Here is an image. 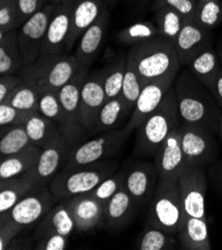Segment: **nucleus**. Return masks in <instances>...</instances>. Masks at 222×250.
Here are the masks:
<instances>
[{"instance_id": "nucleus-1", "label": "nucleus", "mask_w": 222, "mask_h": 250, "mask_svg": "<svg viewBox=\"0 0 222 250\" xmlns=\"http://www.w3.org/2000/svg\"><path fill=\"white\" fill-rule=\"evenodd\" d=\"M181 123L204 127L218 133L221 110L211 93L188 68L182 70L174 84Z\"/></svg>"}, {"instance_id": "nucleus-2", "label": "nucleus", "mask_w": 222, "mask_h": 250, "mask_svg": "<svg viewBox=\"0 0 222 250\" xmlns=\"http://www.w3.org/2000/svg\"><path fill=\"white\" fill-rule=\"evenodd\" d=\"M127 65L139 76L143 86L172 73H180L175 42L162 36L133 45L127 52Z\"/></svg>"}, {"instance_id": "nucleus-3", "label": "nucleus", "mask_w": 222, "mask_h": 250, "mask_svg": "<svg viewBox=\"0 0 222 250\" xmlns=\"http://www.w3.org/2000/svg\"><path fill=\"white\" fill-rule=\"evenodd\" d=\"M181 124L176 92L172 87L158 109L136 129L135 156L138 158L154 157L160 146Z\"/></svg>"}, {"instance_id": "nucleus-4", "label": "nucleus", "mask_w": 222, "mask_h": 250, "mask_svg": "<svg viewBox=\"0 0 222 250\" xmlns=\"http://www.w3.org/2000/svg\"><path fill=\"white\" fill-rule=\"evenodd\" d=\"M82 65L76 55H40L33 63L24 66L19 76L22 82L44 92H58L79 72Z\"/></svg>"}, {"instance_id": "nucleus-5", "label": "nucleus", "mask_w": 222, "mask_h": 250, "mask_svg": "<svg viewBox=\"0 0 222 250\" xmlns=\"http://www.w3.org/2000/svg\"><path fill=\"white\" fill-rule=\"evenodd\" d=\"M118 167L119 161L112 158L85 166L62 168L51 181L49 188L57 201L89 193L118 171Z\"/></svg>"}, {"instance_id": "nucleus-6", "label": "nucleus", "mask_w": 222, "mask_h": 250, "mask_svg": "<svg viewBox=\"0 0 222 250\" xmlns=\"http://www.w3.org/2000/svg\"><path fill=\"white\" fill-rule=\"evenodd\" d=\"M185 216L178 181L161 179L147 208V224L175 235Z\"/></svg>"}, {"instance_id": "nucleus-7", "label": "nucleus", "mask_w": 222, "mask_h": 250, "mask_svg": "<svg viewBox=\"0 0 222 250\" xmlns=\"http://www.w3.org/2000/svg\"><path fill=\"white\" fill-rule=\"evenodd\" d=\"M129 136L125 129H116L99 134L92 140L73 146L63 168L85 166L116 158L124 148Z\"/></svg>"}, {"instance_id": "nucleus-8", "label": "nucleus", "mask_w": 222, "mask_h": 250, "mask_svg": "<svg viewBox=\"0 0 222 250\" xmlns=\"http://www.w3.org/2000/svg\"><path fill=\"white\" fill-rule=\"evenodd\" d=\"M89 72L90 67L82 66L73 79L58 91V97L66 121L64 138L72 147L83 143L87 134L80 117V99L82 88Z\"/></svg>"}, {"instance_id": "nucleus-9", "label": "nucleus", "mask_w": 222, "mask_h": 250, "mask_svg": "<svg viewBox=\"0 0 222 250\" xmlns=\"http://www.w3.org/2000/svg\"><path fill=\"white\" fill-rule=\"evenodd\" d=\"M182 147L187 167H205L218 155L215 134L201 126L181 124Z\"/></svg>"}, {"instance_id": "nucleus-10", "label": "nucleus", "mask_w": 222, "mask_h": 250, "mask_svg": "<svg viewBox=\"0 0 222 250\" xmlns=\"http://www.w3.org/2000/svg\"><path fill=\"white\" fill-rule=\"evenodd\" d=\"M57 202L48 186H39L9 211L0 214V219H10L25 229L30 228L37 224Z\"/></svg>"}, {"instance_id": "nucleus-11", "label": "nucleus", "mask_w": 222, "mask_h": 250, "mask_svg": "<svg viewBox=\"0 0 222 250\" xmlns=\"http://www.w3.org/2000/svg\"><path fill=\"white\" fill-rule=\"evenodd\" d=\"M55 4L49 3L18 28V42L24 66L33 63L41 52L42 43Z\"/></svg>"}, {"instance_id": "nucleus-12", "label": "nucleus", "mask_w": 222, "mask_h": 250, "mask_svg": "<svg viewBox=\"0 0 222 250\" xmlns=\"http://www.w3.org/2000/svg\"><path fill=\"white\" fill-rule=\"evenodd\" d=\"M185 215L206 219L207 181L203 167H188L178 181Z\"/></svg>"}, {"instance_id": "nucleus-13", "label": "nucleus", "mask_w": 222, "mask_h": 250, "mask_svg": "<svg viewBox=\"0 0 222 250\" xmlns=\"http://www.w3.org/2000/svg\"><path fill=\"white\" fill-rule=\"evenodd\" d=\"M178 75L179 73H172L158 80L146 83L143 86L131 118L124 128L129 135L158 109L166 94L174 87Z\"/></svg>"}, {"instance_id": "nucleus-14", "label": "nucleus", "mask_w": 222, "mask_h": 250, "mask_svg": "<svg viewBox=\"0 0 222 250\" xmlns=\"http://www.w3.org/2000/svg\"><path fill=\"white\" fill-rule=\"evenodd\" d=\"M105 68L89 72L81 92L80 117L87 132L92 133L99 113L107 101L105 88Z\"/></svg>"}, {"instance_id": "nucleus-15", "label": "nucleus", "mask_w": 222, "mask_h": 250, "mask_svg": "<svg viewBox=\"0 0 222 250\" xmlns=\"http://www.w3.org/2000/svg\"><path fill=\"white\" fill-rule=\"evenodd\" d=\"M155 166L161 179L179 181L187 169L182 147L181 126L164 140L154 156Z\"/></svg>"}, {"instance_id": "nucleus-16", "label": "nucleus", "mask_w": 222, "mask_h": 250, "mask_svg": "<svg viewBox=\"0 0 222 250\" xmlns=\"http://www.w3.org/2000/svg\"><path fill=\"white\" fill-rule=\"evenodd\" d=\"M125 170L124 186L137 206L149 205L160 180L155 164L137 162Z\"/></svg>"}, {"instance_id": "nucleus-17", "label": "nucleus", "mask_w": 222, "mask_h": 250, "mask_svg": "<svg viewBox=\"0 0 222 250\" xmlns=\"http://www.w3.org/2000/svg\"><path fill=\"white\" fill-rule=\"evenodd\" d=\"M69 208L76 229L80 232H89L103 228L105 204L98 201L90 193L78 194L62 199Z\"/></svg>"}, {"instance_id": "nucleus-18", "label": "nucleus", "mask_w": 222, "mask_h": 250, "mask_svg": "<svg viewBox=\"0 0 222 250\" xmlns=\"http://www.w3.org/2000/svg\"><path fill=\"white\" fill-rule=\"evenodd\" d=\"M73 4H55L42 43L40 55L67 54Z\"/></svg>"}, {"instance_id": "nucleus-19", "label": "nucleus", "mask_w": 222, "mask_h": 250, "mask_svg": "<svg viewBox=\"0 0 222 250\" xmlns=\"http://www.w3.org/2000/svg\"><path fill=\"white\" fill-rule=\"evenodd\" d=\"M71 148V145L62 135L42 148L38 164L35 167L41 186L49 187L53 178L63 168Z\"/></svg>"}, {"instance_id": "nucleus-20", "label": "nucleus", "mask_w": 222, "mask_h": 250, "mask_svg": "<svg viewBox=\"0 0 222 250\" xmlns=\"http://www.w3.org/2000/svg\"><path fill=\"white\" fill-rule=\"evenodd\" d=\"M211 31L205 30L196 23L186 22L178 35L175 46L182 66H187L189 62L212 44Z\"/></svg>"}, {"instance_id": "nucleus-21", "label": "nucleus", "mask_w": 222, "mask_h": 250, "mask_svg": "<svg viewBox=\"0 0 222 250\" xmlns=\"http://www.w3.org/2000/svg\"><path fill=\"white\" fill-rule=\"evenodd\" d=\"M108 8L107 0H75L72 8L71 31L67 44V54L75 46L83 33Z\"/></svg>"}, {"instance_id": "nucleus-22", "label": "nucleus", "mask_w": 222, "mask_h": 250, "mask_svg": "<svg viewBox=\"0 0 222 250\" xmlns=\"http://www.w3.org/2000/svg\"><path fill=\"white\" fill-rule=\"evenodd\" d=\"M110 22L109 7L99 19L83 33L77 42L75 55L82 66L91 67L104 43Z\"/></svg>"}, {"instance_id": "nucleus-23", "label": "nucleus", "mask_w": 222, "mask_h": 250, "mask_svg": "<svg viewBox=\"0 0 222 250\" xmlns=\"http://www.w3.org/2000/svg\"><path fill=\"white\" fill-rule=\"evenodd\" d=\"M75 229H77L75 220L65 203L61 199L49 209L36 224L32 238L36 241L40 238L54 234L70 237Z\"/></svg>"}, {"instance_id": "nucleus-24", "label": "nucleus", "mask_w": 222, "mask_h": 250, "mask_svg": "<svg viewBox=\"0 0 222 250\" xmlns=\"http://www.w3.org/2000/svg\"><path fill=\"white\" fill-rule=\"evenodd\" d=\"M39 186L41 184L35 167L19 177L0 180V214L9 211Z\"/></svg>"}, {"instance_id": "nucleus-25", "label": "nucleus", "mask_w": 222, "mask_h": 250, "mask_svg": "<svg viewBox=\"0 0 222 250\" xmlns=\"http://www.w3.org/2000/svg\"><path fill=\"white\" fill-rule=\"evenodd\" d=\"M137 207V204L124 186L105 205L102 229L110 231L124 229L132 220Z\"/></svg>"}, {"instance_id": "nucleus-26", "label": "nucleus", "mask_w": 222, "mask_h": 250, "mask_svg": "<svg viewBox=\"0 0 222 250\" xmlns=\"http://www.w3.org/2000/svg\"><path fill=\"white\" fill-rule=\"evenodd\" d=\"M177 235L183 249H211L206 219L185 215L183 220L180 224Z\"/></svg>"}, {"instance_id": "nucleus-27", "label": "nucleus", "mask_w": 222, "mask_h": 250, "mask_svg": "<svg viewBox=\"0 0 222 250\" xmlns=\"http://www.w3.org/2000/svg\"><path fill=\"white\" fill-rule=\"evenodd\" d=\"M186 67L191 71L193 76L211 93L221 69L216 48L213 45L208 46L202 53L194 57Z\"/></svg>"}, {"instance_id": "nucleus-28", "label": "nucleus", "mask_w": 222, "mask_h": 250, "mask_svg": "<svg viewBox=\"0 0 222 250\" xmlns=\"http://www.w3.org/2000/svg\"><path fill=\"white\" fill-rule=\"evenodd\" d=\"M42 148L32 145L23 151L1 158L0 160V180L19 177L36 167Z\"/></svg>"}, {"instance_id": "nucleus-29", "label": "nucleus", "mask_w": 222, "mask_h": 250, "mask_svg": "<svg viewBox=\"0 0 222 250\" xmlns=\"http://www.w3.org/2000/svg\"><path fill=\"white\" fill-rule=\"evenodd\" d=\"M24 67L21 55L18 29L0 32V76L19 75Z\"/></svg>"}, {"instance_id": "nucleus-30", "label": "nucleus", "mask_w": 222, "mask_h": 250, "mask_svg": "<svg viewBox=\"0 0 222 250\" xmlns=\"http://www.w3.org/2000/svg\"><path fill=\"white\" fill-rule=\"evenodd\" d=\"M24 128L33 145L43 148L61 135L58 125L39 112L33 113L24 123Z\"/></svg>"}, {"instance_id": "nucleus-31", "label": "nucleus", "mask_w": 222, "mask_h": 250, "mask_svg": "<svg viewBox=\"0 0 222 250\" xmlns=\"http://www.w3.org/2000/svg\"><path fill=\"white\" fill-rule=\"evenodd\" d=\"M127 115V107L121 96L108 100L102 107L100 113H99L92 133L99 135L116 130L118 124Z\"/></svg>"}, {"instance_id": "nucleus-32", "label": "nucleus", "mask_w": 222, "mask_h": 250, "mask_svg": "<svg viewBox=\"0 0 222 250\" xmlns=\"http://www.w3.org/2000/svg\"><path fill=\"white\" fill-rule=\"evenodd\" d=\"M32 145L33 143L28 137L24 125H13L0 128L1 158L17 154Z\"/></svg>"}, {"instance_id": "nucleus-33", "label": "nucleus", "mask_w": 222, "mask_h": 250, "mask_svg": "<svg viewBox=\"0 0 222 250\" xmlns=\"http://www.w3.org/2000/svg\"><path fill=\"white\" fill-rule=\"evenodd\" d=\"M127 71V54H121L105 67L104 88L107 101L121 95Z\"/></svg>"}, {"instance_id": "nucleus-34", "label": "nucleus", "mask_w": 222, "mask_h": 250, "mask_svg": "<svg viewBox=\"0 0 222 250\" xmlns=\"http://www.w3.org/2000/svg\"><path fill=\"white\" fill-rule=\"evenodd\" d=\"M160 32L156 23L152 21H140L120 30L117 33L119 42L125 45H137L147 40L159 37Z\"/></svg>"}, {"instance_id": "nucleus-35", "label": "nucleus", "mask_w": 222, "mask_h": 250, "mask_svg": "<svg viewBox=\"0 0 222 250\" xmlns=\"http://www.w3.org/2000/svg\"><path fill=\"white\" fill-rule=\"evenodd\" d=\"M155 21L160 35L174 42L186 23L178 11L169 7H161L156 10Z\"/></svg>"}, {"instance_id": "nucleus-36", "label": "nucleus", "mask_w": 222, "mask_h": 250, "mask_svg": "<svg viewBox=\"0 0 222 250\" xmlns=\"http://www.w3.org/2000/svg\"><path fill=\"white\" fill-rule=\"evenodd\" d=\"M177 246V240L172 234L162 229L146 224L138 244L137 249L140 250H170Z\"/></svg>"}, {"instance_id": "nucleus-37", "label": "nucleus", "mask_w": 222, "mask_h": 250, "mask_svg": "<svg viewBox=\"0 0 222 250\" xmlns=\"http://www.w3.org/2000/svg\"><path fill=\"white\" fill-rule=\"evenodd\" d=\"M40 93L33 86L22 82L7 98L3 103L21 111L39 112Z\"/></svg>"}, {"instance_id": "nucleus-38", "label": "nucleus", "mask_w": 222, "mask_h": 250, "mask_svg": "<svg viewBox=\"0 0 222 250\" xmlns=\"http://www.w3.org/2000/svg\"><path fill=\"white\" fill-rule=\"evenodd\" d=\"M193 22L212 31L222 24V1H197Z\"/></svg>"}, {"instance_id": "nucleus-39", "label": "nucleus", "mask_w": 222, "mask_h": 250, "mask_svg": "<svg viewBox=\"0 0 222 250\" xmlns=\"http://www.w3.org/2000/svg\"><path fill=\"white\" fill-rule=\"evenodd\" d=\"M39 113L42 114L44 117L55 122L58 125L61 135L63 137L65 136L66 121L64 111L58 97V92L49 91L40 94Z\"/></svg>"}, {"instance_id": "nucleus-40", "label": "nucleus", "mask_w": 222, "mask_h": 250, "mask_svg": "<svg viewBox=\"0 0 222 250\" xmlns=\"http://www.w3.org/2000/svg\"><path fill=\"white\" fill-rule=\"evenodd\" d=\"M142 88H143V84L139 78L137 73L127 65L125 79H124V83H122V88L120 96L122 99V101L125 102L128 115L130 113L132 115Z\"/></svg>"}, {"instance_id": "nucleus-41", "label": "nucleus", "mask_w": 222, "mask_h": 250, "mask_svg": "<svg viewBox=\"0 0 222 250\" xmlns=\"http://www.w3.org/2000/svg\"><path fill=\"white\" fill-rule=\"evenodd\" d=\"M125 176V168H122L120 171H116L89 193L97 198L98 201H100L106 205L108 201H110L121 188H124Z\"/></svg>"}, {"instance_id": "nucleus-42", "label": "nucleus", "mask_w": 222, "mask_h": 250, "mask_svg": "<svg viewBox=\"0 0 222 250\" xmlns=\"http://www.w3.org/2000/svg\"><path fill=\"white\" fill-rule=\"evenodd\" d=\"M21 27L16 0H0V32H9Z\"/></svg>"}, {"instance_id": "nucleus-43", "label": "nucleus", "mask_w": 222, "mask_h": 250, "mask_svg": "<svg viewBox=\"0 0 222 250\" xmlns=\"http://www.w3.org/2000/svg\"><path fill=\"white\" fill-rule=\"evenodd\" d=\"M196 6L197 0H153L151 10L156 11L161 7H169L178 11L185 22H192Z\"/></svg>"}, {"instance_id": "nucleus-44", "label": "nucleus", "mask_w": 222, "mask_h": 250, "mask_svg": "<svg viewBox=\"0 0 222 250\" xmlns=\"http://www.w3.org/2000/svg\"><path fill=\"white\" fill-rule=\"evenodd\" d=\"M32 114L16 109L7 103H0V127L24 125Z\"/></svg>"}, {"instance_id": "nucleus-45", "label": "nucleus", "mask_w": 222, "mask_h": 250, "mask_svg": "<svg viewBox=\"0 0 222 250\" xmlns=\"http://www.w3.org/2000/svg\"><path fill=\"white\" fill-rule=\"evenodd\" d=\"M25 228L10 219H0V250L8 249L10 243Z\"/></svg>"}, {"instance_id": "nucleus-46", "label": "nucleus", "mask_w": 222, "mask_h": 250, "mask_svg": "<svg viewBox=\"0 0 222 250\" xmlns=\"http://www.w3.org/2000/svg\"><path fill=\"white\" fill-rule=\"evenodd\" d=\"M69 242V237L60 234L49 235L35 241L34 249L37 250H64Z\"/></svg>"}, {"instance_id": "nucleus-47", "label": "nucleus", "mask_w": 222, "mask_h": 250, "mask_svg": "<svg viewBox=\"0 0 222 250\" xmlns=\"http://www.w3.org/2000/svg\"><path fill=\"white\" fill-rule=\"evenodd\" d=\"M21 26L45 6V0H16Z\"/></svg>"}, {"instance_id": "nucleus-48", "label": "nucleus", "mask_w": 222, "mask_h": 250, "mask_svg": "<svg viewBox=\"0 0 222 250\" xmlns=\"http://www.w3.org/2000/svg\"><path fill=\"white\" fill-rule=\"evenodd\" d=\"M22 83L19 75H4L0 76V103H3L6 98Z\"/></svg>"}, {"instance_id": "nucleus-49", "label": "nucleus", "mask_w": 222, "mask_h": 250, "mask_svg": "<svg viewBox=\"0 0 222 250\" xmlns=\"http://www.w3.org/2000/svg\"><path fill=\"white\" fill-rule=\"evenodd\" d=\"M211 95L213 96L218 107L222 111V66H221V69L219 71V74L217 76L216 82L214 84V87L212 89Z\"/></svg>"}, {"instance_id": "nucleus-50", "label": "nucleus", "mask_w": 222, "mask_h": 250, "mask_svg": "<svg viewBox=\"0 0 222 250\" xmlns=\"http://www.w3.org/2000/svg\"><path fill=\"white\" fill-rule=\"evenodd\" d=\"M216 52H217V55L219 57V60H220V63H221V66H222V37L218 40L217 42V45H216Z\"/></svg>"}, {"instance_id": "nucleus-51", "label": "nucleus", "mask_w": 222, "mask_h": 250, "mask_svg": "<svg viewBox=\"0 0 222 250\" xmlns=\"http://www.w3.org/2000/svg\"><path fill=\"white\" fill-rule=\"evenodd\" d=\"M75 0H51V3L53 4H73Z\"/></svg>"}, {"instance_id": "nucleus-52", "label": "nucleus", "mask_w": 222, "mask_h": 250, "mask_svg": "<svg viewBox=\"0 0 222 250\" xmlns=\"http://www.w3.org/2000/svg\"><path fill=\"white\" fill-rule=\"evenodd\" d=\"M119 2V0H107V4H108V7L110 10H113L115 9L117 3Z\"/></svg>"}, {"instance_id": "nucleus-53", "label": "nucleus", "mask_w": 222, "mask_h": 250, "mask_svg": "<svg viewBox=\"0 0 222 250\" xmlns=\"http://www.w3.org/2000/svg\"><path fill=\"white\" fill-rule=\"evenodd\" d=\"M217 135L220 137L221 141H222V112H221V115H220V118H219V123H218V133Z\"/></svg>"}, {"instance_id": "nucleus-54", "label": "nucleus", "mask_w": 222, "mask_h": 250, "mask_svg": "<svg viewBox=\"0 0 222 250\" xmlns=\"http://www.w3.org/2000/svg\"><path fill=\"white\" fill-rule=\"evenodd\" d=\"M197 1H222V0H197Z\"/></svg>"}, {"instance_id": "nucleus-55", "label": "nucleus", "mask_w": 222, "mask_h": 250, "mask_svg": "<svg viewBox=\"0 0 222 250\" xmlns=\"http://www.w3.org/2000/svg\"><path fill=\"white\" fill-rule=\"evenodd\" d=\"M49 3H51V0H45V5H47Z\"/></svg>"}, {"instance_id": "nucleus-56", "label": "nucleus", "mask_w": 222, "mask_h": 250, "mask_svg": "<svg viewBox=\"0 0 222 250\" xmlns=\"http://www.w3.org/2000/svg\"><path fill=\"white\" fill-rule=\"evenodd\" d=\"M127 1H130V2H135V1H138V0H127Z\"/></svg>"}, {"instance_id": "nucleus-57", "label": "nucleus", "mask_w": 222, "mask_h": 250, "mask_svg": "<svg viewBox=\"0 0 222 250\" xmlns=\"http://www.w3.org/2000/svg\"><path fill=\"white\" fill-rule=\"evenodd\" d=\"M221 185H222V182H221Z\"/></svg>"}, {"instance_id": "nucleus-58", "label": "nucleus", "mask_w": 222, "mask_h": 250, "mask_svg": "<svg viewBox=\"0 0 222 250\" xmlns=\"http://www.w3.org/2000/svg\"><path fill=\"white\" fill-rule=\"evenodd\" d=\"M145 1H146V0H145Z\"/></svg>"}]
</instances>
